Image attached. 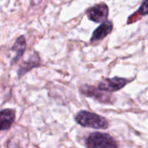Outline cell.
Wrapping results in <instances>:
<instances>
[{
	"mask_svg": "<svg viewBox=\"0 0 148 148\" xmlns=\"http://www.w3.org/2000/svg\"><path fill=\"white\" fill-rule=\"evenodd\" d=\"M75 121L82 127L96 130H104L108 126V121L104 117L87 111H80L78 112L75 116Z\"/></svg>",
	"mask_w": 148,
	"mask_h": 148,
	"instance_id": "1",
	"label": "cell"
},
{
	"mask_svg": "<svg viewBox=\"0 0 148 148\" xmlns=\"http://www.w3.org/2000/svg\"><path fill=\"white\" fill-rule=\"evenodd\" d=\"M87 148H118L116 140L106 133L93 132L85 140Z\"/></svg>",
	"mask_w": 148,
	"mask_h": 148,
	"instance_id": "2",
	"label": "cell"
},
{
	"mask_svg": "<svg viewBox=\"0 0 148 148\" xmlns=\"http://www.w3.org/2000/svg\"><path fill=\"white\" fill-rule=\"evenodd\" d=\"M128 82L129 80L125 78L115 77L114 78H108L102 80L97 88L103 92H112L122 89Z\"/></svg>",
	"mask_w": 148,
	"mask_h": 148,
	"instance_id": "3",
	"label": "cell"
},
{
	"mask_svg": "<svg viewBox=\"0 0 148 148\" xmlns=\"http://www.w3.org/2000/svg\"><path fill=\"white\" fill-rule=\"evenodd\" d=\"M88 18L95 23H103L108 16V7L105 3L96 4L87 11Z\"/></svg>",
	"mask_w": 148,
	"mask_h": 148,
	"instance_id": "4",
	"label": "cell"
},
{
	"mask_svg": "<svg viewBox=\"0 0 148 148\" xmlns=\"http://www.w3.org/2000/svg\"><path fill=\"white\" fill-rule=\"evenodd\" d=\"M80 91L85 96L94 98L100 102L106 103L111 102L112 96L108 92L100 90L99 89H98V88L85 85L81 87Z\"/></svg>",
	"mask_w": 148,
	"mask_h": 148,
	"instance_id": "5",
	"label": "cell"
},
{
	"mask_svg": "<svg viewBox=\"0 0 148 148\" xmlns=\"http://www.w3.org/2000/svg\"><path fill=\"white\" fill-rule=\"evenodd\" d=\"M112 30L113 23L111 21L106 20L99 27H98L94 30L92 38L90 39V41L92 43V42H96L103 40L108 34H110L111 33Z\"/></svg>",
	"mask_w": 148,
	"mask_h": 148,
	"instance_id": "6",
	"label": "cell"
},
{
	"mask_svg": "<svg viewBox=\"0 0 148 148\" xmlns=\"http://www.w3.org/2000/svg\"><path fill=\"white\" fill-rule=\"evenodd\" d=\"M15 119V111L12 109H4L0 111V132L11 127Z\"/></svg>",
	"mask_w": 148,
	"mask_h": 148,
	"instance_id": "7",
	"label": "cell"
},
{
	"mask_svg": "<svg viewBox=\"0 0 148 148\" xmlns=\"http://www.w3.org/2000/svg\"><path fill=\"white\" fill-rule=\"evenodd\" d=\"M40 65V59L37 54H35V56H31L28 61L23 62V65L20 66V69L17 71V75L19 77H21L23 75H25L27 72L31 70L33 68L37 67Z\"/></svg>",
	"mask_w": 148,
	"mask_h": 148,
	"instance_id": "8",
	"label": "cell"
},
{
	"mask_svg": "<svg viewBox=\"0 0 148 148\" xmlns=\"http://www.w3.org/2000/svg\"><path fill=\"white\" fill-rule=\"evenodd\" d=\"M25 48L26 42L24 36H21L19 38H17L15 43H14V46H13L12 49V50L16 53L15 56H14V58L11 62L12 64L16 63V62H18V61L20 60V58H21L22 56H23V55L24 54L25 51Z\"/></svg>",
	"mask_w": 148,
	"mask_h": 148,
	"instance_id": "9",
	"label": "cell"
},
{
	"mask_svg": "<svg viewBox=\"0 0 148 148\" xmlns=\"http://www.w3.org/2000/svg\"><path fill=\"white\" fill-rule=\"evenodd\" d=\"M147 0H144L143 4L138 10V13H140L141 15L145 16L147 15Z\"/></svg>",
	"mask_w": 148,
	"mask_h": 148,
	"instance_id": "10",
	"label": "cell"
},
{
	"mask_svg": "<svg viewBox=\"0 0 148 148\" xmlns=\"http://www.w3.org/2000/svg\"><path fill=\"white\" fill-rule=\"evenodd\" d=\"M7 148H20L15 143H12V141H9L8 143H7Z\"/></svg>",
	"mask_w": 148,
	"mask_h": 148,
	"instance_id": "11",
	"label": "cell"
},
{
	"mask_svg": "<svg viewBox=\"0 0 148 148\" xmlns=\"http://www.w3.org/2000/svg\"><path fill=\"white\" fill-rule=\"evenodd\" d=\"M41 1L42 0H32L31 4H33V5H36V4H39V3H40Z\"/></svg>",
	"mask_w": 148,
	"mask_h": 148,
	"instance_id": "12",
	"label": "cell"
}]
</instances>
